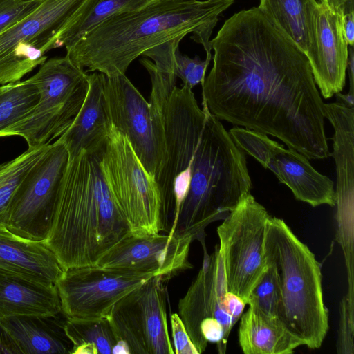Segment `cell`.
Wrapping results in <instances>:
<instances>
[{"label": "cell", "mask_w": 354, "mask_h": 354, "mask_svg": "<svg viewBox=\"0 0 354 354\" xmlns=\"http://www.w3.org/2000/svg\"><path fill=\"white\" fill-rule=\"evenodd\" d=\"M112 354H131L128 346L124 342L119 340L112 350Z\"/></svg>", "instance_id": "ab89813d"}, {"label": "cell", "mask_w": 354, "mask_h": 354, "mask_svg": "<svg viewBox=\"0 0 354 354\" xmlns=\"http://www.w3.org/2000/svg\"><path fill=\"white\" fill-rule=\"evenodd\" d=\"M64 270L44 241L24 239L0 229V274L52 285Z\"/></svg>", "instance_id": "d6986e66"}, {"label": "cell", "mask_w": 354, "mask_h": 354, "mask_svg": "<svg viewBox=\"0 0 354 354\" xmlns=\"http://www.w3.org/2000/svg\"><path fill=\"white\" fill-rule=\"evenodd\" d=\"M68 153L57 140L28 171L8 209L6 229L24 239L44 241L50 230Z\"/></svg>", "instance_id": "8fae6325"}, {"label": "cell", "mask_w": 354, "mask_h": 354, "mask_svg": "<svg viewBox=\"0 0 354 354\" xmlns=\"http://www.w3.org/2000/svg\"><path fill=\"white\" fill-rule=\"evenodd\" d=\"M336 95V101L342 102L349 106H354V95L347 93L342 94L341 92L335 94Z\"/></svg>", "instance_id": "f35d334b"}, {"label": "cell", "mask_w": 354, "mask_h": 354, "mask_svg": "<svg viewBox=\"0 0 354 354\" xmlns=\"http://www.w3.org/2000/svg\"><path fill=\"white\" fill-rule=\"evenodd\" d=\"M154 1L85 0L59 34L57 48H68L113 16L138 10Z\"/></svg>", "instance_id": "603a6c76"}, {"label": "cell", "mask_w": 354, "mask_h": 354, "mask_svg": "<svg viewBox=\"0 0 354 354\" xmlns=\"http://www.w3.org/2000/svg\"><path fill=\"white\" fill-rule=\"evenodd\" d=\"M64 329L73 347L93 344L96 346L98 354H112L113 348L119 341L108 318H66Z\"/></svg>", "instance_id": "83f0119b"}, {"label": "cell", "mask_w": 354, "mask_h": 354, "mask_svg": "<svg viewBox=\"0 0 354 354\" xmlns=\"http://www.w3.org/2000/svg\"><path fill=\"white\" fill-rule=\"evenodd\" d=\"M153 276L98 266L66 269L55 283L66 318H108L114 305Z\"/></svg>", "instance_id": "9a60e30c"}, {"label": "cell", "mask_w": 354, "mask_h": 354, "mask_svg": "<svg viewBox=\"0 0 354 354\" xmlns=\"http://www.w3.org/2000/svg\"><path fill=\"white\" fill-rule=\"evenodd\" d=\"M239 319V342L245 354H290L301 346L278 319L249 307Z\"/></svg>", "instance_id": "7402d4cb"}, {"label": "cell", "mask_w": 354, "mask_h": 354, "mask_svg": "<svg viewBox=\"0 0 354 354\" xmlns=\"http://www.w3.org/2000/svg\"><path fill=\"white\" fill-rule=\"evenodd\" d=\"M103 146L68 159L60 183L44 242L64 270L95 266L131 234L102 169Z\"/></svg>", "instance_id": "3957f363"}, {"label": "cell", "mask_w": 354, "mask_h": 354, "mask_svg": "<svg viewBox=\"0 0 354 354\" xmlns=\"http://www.w3.org/2000/svg\"><path fill=\"white\" fill-rule=\"evenodd\" d=\"M88 74L66 54L47 59L27 80L39 92L33 109L0 133V138L22 137L28 147L43 145L58 138L79 113L88 90Z\"/></svg>", "instance_id": "8992f818"}, {"label": "cell", "mask_w": 354, "mask_h": 354, "mask_svg": "<svg viewBox=\"0 0 354 354\" xmlns=\"http://www.w3.org/2000/svg\"><path fill=\"white\" fill-rule=\"evenodd\" d=\"M0 354H21L18 346L0 322Z\"/></svg>", "instance_id": "836d02e7"}, {"label": "cell", "mask_w": 354, "mask_h": 354, "mask_svg": "<svg viewBox=\"0 0 354 354\" xmlns=\"http://www.w3.org/2000/svg\"><path fill=\"white\" fill-rule=\"evenodd\" d=\"M342 11L317 3L311 19L306 55L322 97L330 98L346 84L348 48Z\"/></svg>", "instance_id": "e0dca14e"}, {"label": "cell", "mask_w": 354, "mask_h": 354, "mask_svg": "<svg viewBox=\"0 0 354 354\" xmlns=\"http://www.w3.org/2000/svg\"><path fill=\"white\" fill-rule=\"evenodd\" d=\"M39 2L40 0H0V34L29 15Z\"/></svg>", "instance_id": "1f68e13d"}, {"label": "cell", "mask_w": 354, "mask_h": 354, "mask_svg": "<svg viewBox=\"0 0 354 354\" xmlns=\"http://www.w3.org/2000/svg\"><path fill=\"white\" fill-rule=\"evenodd\" d=\"M60 313L61 300L55 284L0 274V318Z\"/></svg>", "instance_id": "44dd1931"}, {"label": "cell", "mask_w": 354, "mask_h": 354, "mask_svg": "<svg viewBox=\"0 0 354 354\" xmlns=\"http://www.w3.org/2000/svg\"><path fill=\"white\" fill-rule=\"evenodd\" d=\"M228 132L245 154L272 171L280 183L289 187L297 200L313 207L335 205L333 181L318 172L308 158L293 149L284 148L266 134L239 127Z\"/></svg>", "instance_id": "5bb4252c"}, {"label": "cell", "mask_w": 354, "mask_h": 354, "mask_svg": "<svg viewBox=\"0 0 354 354\" xmlns=\"http://www.w3.org/2000/svg\"><path fill=\"white\" fill-rule=\"evenodd\" d=\"M104 92L113 126L126 136L144 169L155 178L166 157L165 118L154 113L125 74L106 75Z\"/></svg>", "instance_id": "7c38bea8"}, {"label": "cell", "mask_w": 354, "mask_h": 354, "mask_svg": "<svg viewBox=\"0 0 354 354\" xmlns=\"http://www.w3.org/2000/svg\"><path fill=\"white\" fill-rule=\"evenodd\" d=\"M346 70L348 73L349 91L348 93L354 95V50L353 46H348V61Z\"/></svg>", "instance_id": "8d00e7d4"}, {"label": "cell", "mask_w": 354, "mask_h": 354, "mask_svg": "<svg viewBox=\"0 0 354 354\" xmlns=\"http://www.w3.org/2000/svg\"><path fill=\"white\" fill-rule=\"evenodd\" d=\"M85 0H40L37 8L0 34V85L21 81L57 48V39Z\"/></svg>", "instance_id": "30bf717a"}, {"label": "cell", "mask_w": 354, "mask_h": 354, "mask_svg": "<svg viewBox=\"0 0 354 354\" xmlns=\"http://www.w3.org/2000/svg\"><path fill=\"white\" fill-rule=\"evenodd\" d=\"M315 0H260L259 8L268 15L304 52Z\"/></svg>", "instance_id": "d4e9b609"}, {"label": "cell", "mask_w": 354, "mask_h": 354, "mask_svg": "<svg viewBox=\"0 0 354 354\" xmlns=\"http://www.w3.org/2000/svg\"><path fill=\"white\" fill-rule=\"evenodd\" d=\"M209 46L202 102L213 115L277 137L308 159L330 156L308 59L268 15L259 7L234 14Z\"/></svg>", "instance_id": "6da1fadb"}, {"label": "cell", "mask_w": 354, "mask_h": 354, "mask_svg": "<svg viewBox=\"0 0 354 354\" xmlns=\"http://www.w3.org/2000/svg\"><path fill=\"white\" fill-rule=\"evenodd\" d=\"M71 354H98V351L95 344H82L73 347Z\"/></svg>", "instance_id": "74e56055"}, {"label": "cell", "mask_w": 354, "mask_h": 354, "mask_svg": "<svg viewBox=\"0 0 354 354\" xmlns=\"http://www.w3.org/2000/svg\"><path fill=\"white\" fill-rule=\"evenodd\" d=\"M343 28L344 36L348 46L354 44V10L343 15Z\"/></svg>", "instance_id": "e575fe53"}, {"label": "cell", "mask_w": 354, "mask_h": 354, "mask_svg": "<svg viewBox=\"0 0 354 354\" xmlns=\"http://www.w3.org/2000/svg\"><path fill=\"white\" fill-rule=\"evenodd\" d=\"M87 77L88 90L84 102L72 124L57 139L65 146L69 159L82 151L101 148L113 126L104 92L106 75L95 71Z\"/></svg>", "instance_id": "ac0fdd59"}, {"label": "cell", "mask_w": 354, "mask_h": 354, "mask_svg": "<svg viewBox=\"0 0 354 354\" xmlns=\"http://www.w3.org/2000/svg\"><path fill=\"white\" fill-rule=\"evenodd\" d=\"M234 0H156L113 16L87 32L66 55L86 72L125 74L145 51L178 37L191 39L212 54L209 39L218 16Z\"/></svg>", "instance_id": "7a4b0ae2"}, {"label": "cell", "mask_w": 354, "mask_h": 354, "mask_svg": "<svg viewBox=\"0 0 354 354\" xmlns=\"http://www.w3.org/2000/svg\"><path fill=\"white\" fill-rule=\"evenodd\" d=\"M174 351L176 354H198L178 313L170 317Z\"/></svg>", "instance_id": "d6a6232c"}, {"label": "cell", "mask_w": 354, "mask_h": 354, "mask_svg": "<svg viewBox=\"0 0 354 354\" xmlns=\"http://www.w3.org/2000/svg\"><path fill=\"white\" fill-rule=\"evenodd\" d=\"M167 279L153 277L113 307L109 321L131 354H174L166 309Z\"/></svg>", "instance_id": "4fadbf2b"}, {"label": "cell", "mask_w": 354, "mask_h": 354, "mask_svg": "<svg viewBox=\"0 0 354 354\" xmlns=\"http://www.w3.org/2000/svg\"><path fill=\"white\" fill-rule=\"evenodd\" d=\"M202 106L205 117L193 154L189 187L168 233L189 234L201 245L206 227L223 221L252 188L246 154L207 104Z\"/></svg>", "instance_id": "277c9868"}, {"label": "cell", "mask_w": 354, "mask_h": 354, "mask_svg": "<svg viewBox=\"0 0 354 354\" xmlns=\"http://www.w3.org/2000/svg\"><path fill=\"white\" fill-rule=\"evenodd\" d=\"M339 324L336 350L338 354L354 353V307H352L346 296L339 302Z\"/></svg>", "instance_id": "4dcf8cb0"}, {"label": "cell", "mask_w": 354, "mask_h": 354, "mask_svg": "<svg viewBox=\"0 0 354 354\" xmlns=\"http://www.w3.org/2000/svg\"><path fill=\"white\" fill-rule=\"evenodd\" d=\"M203 263L186 294L178 301V315L198 354L208 343L225 353L231 330L246 304L229 291L218 245L209 254L205 244Z\"/></svg>", "instance_id": "52a82bcc"}, {"label": "cell", "mask_w": 354, "mask_h": 354, "mask_svg": "<svg viewBox=\"0 0 354 354\" xmlns=\"http://www.w3.org/2000/svg\"><path fill=\"white\" fill-rule=\"evenodd\" d=\"M38 99L37 87L27 79L0 85V133L28 115Z\"/></svg>", "instance_id": "4316f807"}, {"label": "cell", "mask_w": 354, "mask_h": 354, "mask_svg": "<svg viewBox=\"0 0 354 354\" xmlns=\"http://www.w3.org/2000/svg\"><path fill=\"white\" fill-rule=\"evenodd\" d=\"M326 3L331 9L344 13L354 10L353 0H319Z\"/></svg>", "instance_id": "d590c367"}, {"label": "cell", "mask_w": 354, "mask_h": 354, "mask_svg": "<svg viewBox=\"0 0 354 354\" xmlns=\"http://www.w3.org/2000/svg\"><path fill=\"white\" fill-rule=\"evenodd\" d=\"M192 241L189 234H131L106 253L96 266L168 279L192 268L188 261Z\"/></svg>", "instance_id": "2e32d148"}, {"label": "cell", "mask_w": 354, "mask_h": 354, "mask_svg": "<svg viewBox=\"0 0 354 354\" xmlns=\"http://www.w3.org/2000/svg\"><path fill=\"white\" fill-rule=\"evenodd\" d=\"M266 254L279 279V320L301 346L319 348L328 330L319 262L283 219L272 216L267 225Z\"/></svg>", "instance_id": "5b68a950"}, {"label": "cell", "mask_w": 354, "mask_h": 354, "mask_svg": "<svg viewBox=\"0 0 354 354\" xmlns=\"http://www.w3.org/2000/svg\"><path fill=\"white\" fill-rule=\"evenodd\" d=\"M212 59V55H206V58L201 60L196 55L194 58L183 55L179 48L174 55L176 73L180 77L183 85L192 89L194 86L204 83L207 68Z\"/></svg>", "instance_id": "f546056e"}, {"label": "cell", "mask_w": 354, "mask_h": 354, "mask_svg": "<svg viewBox=\"0 0 354 354\" xmlns=\"http://www.w3.org/2000/svg\"><path fill=\"white\" fill-rule=\"evenodd\" d=\"M101 163L131 234L167 232L154 178L144 169L126 136L113 126L102 147Z\"/></svg>", "instance_id": "ba28073f"}, {"label": "cell", "mask_w": 354, "mask_h": 354, "mask_svg": "<svg viewBox=\"0 0 354 354\" xmlns=\"http://www.w3.org/2000/svg\"><path fill=\"white\" fill-rule=\"evenodd\" d=\"M268 263L266 270L252 290L246 304L267 317L278 319L280 302L279 279L274 265L268 261Z\"/></svg>", "instance_id": "f1b7e54d"}, {"label": "cell", "mask_w": 354, "mask_h": 354, "mask_svg": "<svg viewBox=\"0 0 354 354\" xmlns=\"http://www.w3.org/2000/svg\"><path fill=\"white\" fill-rule=\"evenodd\" d=\"M183 37L169 40L145 51L140 60L151 82L149 104L154 113L164 118L167 102L176 86V73L174 55Z\"/></svg>", "instance_id": "cb8c5ba5"}, {"label": "cell", "mask_w": 354, "mask_h": 354, "mask_svg": "<svg viewBox=\"0 0 354 354\" xmlns=\"http://www.w3.org/2000/svg\"><path fill=\"white\" fill-rule=\"evenodd\" d=\"M50 143L28 147L12 160L0 164V229H6L8 209L15 192L31 167L43 156Z\"/></svg>", "instance_id": "484cf974"}, {"label": "cell", "mask_w": 354, "mask_h": 354, "mask_svg": "<svg viewBox=\"0 0 354 354\" xmlns=\"http://www.w3.org/2000/svg\"><path fill=\"white\" fill-rule=\"evenodd\" d=\"M270 216L249 192L216 230L228 290L245 304L268 266L266 238Z\"/></svg>", "instance_id": "9c48e42d"}, {"label": "cell", "mask_w": 354, "mask_h": 354, "mask_svg": "<svg viewBox=\"0 0 354 354\" xmlns=\"http://www.w3.org/2000/svg\"><path fill=\"white\" fill-rule=\"evenodd\" d=\"M62 313L54 315H20L0 318V322L21 354L71 353L73 344L64 329Z\"/></svg>", "instance_id": "ffe728a7"}]
</instances>
